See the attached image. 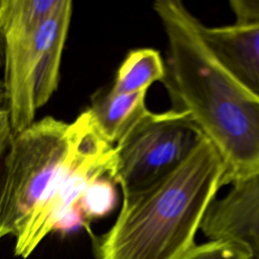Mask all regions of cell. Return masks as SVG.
Returning <instances> with one entry per match:
<instances>
[{
	"mask_svg": "<svg viewBox=\"0 0 259 259\" xmlns=\"http://www.w3.org/2000/svg\"><path fill=\"white\" fill-rule=\"evenodd\" d=\"M168 58L165 85L173 109L185 112L224 164L222 186L259 173V97L210 53L200 20L179 0H157Z\"/></svg>",
	"mask_w": 259,
	"mask_h": 259,
	"instance_id": "6da1fadb",
	"label": "cell"
},
{
	"mask_svg": "<svg viewBox=\"0 0 259 259\" xmlns=\"http://www.w3.org/2000/svg\"><path fill=\"white\" fill-rule=\"evenodd\" d=\"M224 164L204 137L171 173L122 196L112 227L93 240L96 259H179L193 245L222 187Z\"/></svg>",
	"mask_w": 259,
	"mask_h": 259,
	"instance_id": "7a4b0ae2",
	"label": "cell"
},
{
	"mask_svg": "<svg viewBox=\"0 0 259 259\" xmlns=\"http://www.w3.org/2000/svg\"><path fill=\"white\" fill-rule=\"evenodd\" d=\"M72 6V1L61 0L35 30L4 41V107L12 135L34 121L36 111L58 88Z\"/></svg>",
	"mask_w": 259,
	"mask_h": 259,
	"instance_id": "3957f363",
	"label": "cell"
},
{
	"mask_svg": "<svg viewBox=\"0 0 259 259\" xmlns=\"http://www.w3.org/2000/svg\"><path fill=\"white\" fill-rule=\"evenodd\" d=\"M70 147L69 123L53 116L11 134L0 189V231L17 235L64 162Z\"/></svg>",
	"mask_w": 259,
	"mask_h": 259,
	"instance_id": "277c9868",
	"label": "cell"
},
{
	"mask_svg": "<svg viewBox=\"0 0 259 259\" xmlns=\"http://www.w3.org/2000/svg\"><path fill=\"white\" fill-rule=\"evenodd\" d=\"M70 147L67 156L16 237L14 254L28 255L59 222L77 207L85 188L96 178H112L115 154L99 132L88 108L69 123Z\"/></svg>",
	"mask_w": 259,
	"mask_h": 259,
	"instance_id": "5b68a950",
	"label": "cell"
},
{
	"mask_svg": "<svg viewBox=\"0 0 259 259\" xmlns=\"http://www.w3.org/2000/svg\"><path fill=\"white\" fill-rule=\"evenodd\" d=\"M203 138L189 116L173 108L148 110L114 145L113 181L122 196L156 183L191 154Z\"/></svg>",
	"mask_w": 259,
	"mask_h": 259,
	"instance_id": "8992f818",
	"label": "cell"
},
{
	"mask_svg": "<svg viewBox=\"0 0 259 259\" xmlns=\"http://www.w3.org/2000/svg\"><path fill=\"white\" fill-rule=\"evenodd\" d=\"M231 185L209 204L199 230L208 241L236 243L259 259V173Z\"/></svg>",
	"mask_w": 259,
	"mask_h": 259,
	"instance_id": "52a82bcc",
	"label": "cell"
},
{
	"mask_svg": "<svg viewBox=\"0 0 259 259\" xmlns=\"http://www.w3.org/2000/svg\"><path fill=\"white\" fill-rule=\"evenodd\" d=\"M200 35L210 53L244 86L259 97V27L236 24L205 26Z\"/></svg>",
	"mask_w": 259,
	"mask_h": 259,
	"instance_id": "ba28073f",
	"label": "cell"
},
{
	"mask_svg": "<svg viewBox=\"0 0 259 259\" xmlns=\"http://www.w3.org/2000/svg\"><path fill=\"white\" fill-rule=\"evenodd\" d=\"M147 91L116 93L101 89L91 97L90 111L99 132L111 145H115L134 123L147 111Z\"/></svg>",
	"mask_w": 259,
	"mask_h": 259,
	"instance_id": "9c48e42d",
	"label": "cell"
},
{
	"mask_svg": "<svg viewBox=\"0 0 259 259\" xmlns=\"http://www.w3.org/2000/svg\"><path fill=\"white\" fill-rule=\"evenodd\" d=\"M166 65L160 52L152 48L131 50L120 63L111 86L116 93L148 91L156 81H163Z\"/></svg>",
	"mask_w": 259,
	"mask_h": 259,
	"instance_id": "30bf717a",
	"label": "cell"
},
{
	"mask_svg": "<svg viewBox=\"0 0 259 259\" xmlns=\"http://www.w3.org/2000/svg\"><path fill=\"white\" fill-rule=\"evenodd\" d=\"M60 4L61 0H0V34L3 40L35 30Z\"/></svg>",
	"mask_w": 259,
	"mask_h": 259,
	"instance_id": "8fae6325",
	"label": "cell"
},
{
	"mask_svg": "<svg viewBox=\"0 0 259 259\" xmlns=\"http://www.w3.org/2000/svg\"><path fill=\"white\" fill-rule=\"evenodd\" d=\"M115 184L109 175H104L93 180L81 194L77 206L88 227L91 221L104 218L114 209L117 201Z\"/></svg>",
	"mask_w": 259,
	"mask_h": 259,
	"instance_id": "7c38bea8",
	"label": "cell"
},
{
	"mask_svg": "<svg viewBox=\"0 0 259 259\" xmlns=\"http://www.w3.org/2000/svg\"><path fill=\"white\" fill-rule=\"evenodd\" d=\"M244 247L228 241H207L193 245L179 259H251Z\"/></svg>",
	"mask_w": 259,
	"mask_h": 259,
	"instance_id": "4fadbf2b",
	"label": "cell"
},
{
	"mask_svg": "<svg viewBox=\"0 0 259 259\" xmlns=\"http://www.w3.org/2000/svg\"><path fill=\"white\" fill-rule=\"evenodd\" d=\"M229 5L235 16L234 24L259 27V0H231Z\"/></svg>",
	"mask_w": 259,
	"mask_h": 259,
	"instance_id": "5bb4252c",
	"label": "cell"
},
{
	"mask_svg": "<svg viewBox=\"0 0 259 259\" xmlns=\"http://www.w3.org/2000/svg\"><path fill=\"white\" fill-rule=\"evenodd\" d=\"M11 133L5 134L0 137V189H1V184H2V177H3V167H4V158L8 149L9 141H10ZM2 234L0 231V239L2 238Z\"/></svg>",
	"mask_w": 259,
	"mask_h": 259,
	"instance_id": "9a60e30c",
	"label": "cell"
},
{
	"mask_svg": "<svg viewBox=\"0 0 259 259\" xmlns=\"http://www.w3.org/2000/svg\"><path fill=\"white\" fill-rule=\"evenodd\" d=\"M11 133L8 113L5 107H0V137Z\"/></svg>",
	"mask_w": 259,
	"mask_h": 259,
	"instance_id": "2e32d148",
	"label": "cell"
},
{
	"mask_svg": "<svg viewBox=\"0 0 259 259\" xmlns=\"http://www.w3.org/2000/svg\"><path fill=\"white\" fill-rule=\"evenodd\" d=\"M4 67V40L0 34V71Z\"/></svg>",
	"mask_w": 259,
	"mask_h": 259,
	"instance_id": "e0dca14e",
	"label": "cell"
},
{
	"mask_svg": "<svg viewBox=\"0 0 259 259\" xmlns=\"http://www.w3.org/2000/svg\"><path fill=\"white\" fill-rule=\"evenodd\" d=\"M5 105V89L3 80L0 78V107H4Z\"/></svg>",
	"mask_w": 259,
	"mask_h": 259,
	"instance_id": "ac0fdd59",
	"label": "cell"
},
{
	"mask_svg": "<svg viewBox=\"0 0 259 259\" xmlns=\"http://www.w3.org/2000/svg\"><path fill=\"white\" fill-rule=\"evenodd\" d=\"M251 259H253V258H251Z\"/></svg>",
	"mask_w": 259,
	"mask_h": 259,
	"instance_id": "d6986e66",
	"label": "cell"
}]
</instances>
